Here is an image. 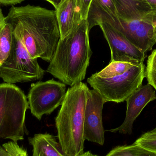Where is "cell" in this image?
<instances>
[{
	"label": "cell",
	"mask_w": 156,
	"mask_h": 156,
	"mask_svg": "<svg viewBox=\"0 0 156 156\" xmlns=\"http://www.w3.org/2000/svg\"><path fill=\"white\" fill-rule=\"evenodd\" d=\"M5 21L32 58L50 63L60 38L55 11L29 4L12 6Z\"/></svg>",
	"instance_id": "1"
},
{
	"label": "cell",
	"mask_w": 156,
	"mask_h": 156,
	"mask_svg": "<svg viewBox=\"0 0 156 156\" xmlns=\"http://www.w3.org/2000/svg\"><path fill=\"white\" fill-rule=\"evenodd\" d=\"M86 20L68 36L59 39L47 72L70 87L85 79L92 51Z\"/></svg>",
	"instance_id": "2"
},
{
	"label": "cell",
	"mask_w": 156,
	"mask_h": 156,
	"mask_svg": "<svg viewBox=\"0 0 156 156\" xmlns=\"http://www.w3.org/2000/svg\"><path fill=\"white\" fill-rule=\"evenodd\" d=\"M88 89L82 82L69 88L55 118L58 143L66 156H79L84 153V113Z\"/></svg>",
	"instance_id": "3"
},
{
	"label": "cell",
	"mask_w": 156,
	"mask_h": 156,
	"mask_svg": "<svg viewBox=\"0 0 156 156\" xmlns=\"http://www.w3.org/2000/svg\"><path fill=\"white\" fill-rule=\"evenodd\" d=\"M28 109L27 98L21 89L15 84H0V139L16 143L23 140Z\"/></svg>",
	"instance_id": "4"
},
{
	"label": "cell",
	"mask_w": 156,
	"mask_h": 156,
	"mask_svg": "<svg viewBox=\"0 0 156 156\" xmlns=\"http://www.w3.org/2000/svg\"><path fill=\"white\" fill-rule=\"evenodd\" d=\"M145 78V70L143 63L133 66L124 74L110 78H102L93 74L87 79V82L105 103H119L126 101L141 87Z\"/></svg>",
	"instance_id": "5"
},
{
	"label": "cell",
	"mask_w": 156,
	"mask_h": 156,
	"mask_svg": "<svg viewBox=\"0 0 156 156\" xmlns=\"http://www.w3.org/2000/svg\"><path fill=\"white\" fill-rule=\"evenodd\" d=\"M45 72L37 59L32 58L20 39L14 34L11 53L0 66V78L9 84L23 83L42 79Z\"/></svg>",
	"instance_id": "6"
},
{
	"label": "cell",
	"mask_w": 156,
	"mask_h": 156,
	"mask_svg": "<svg viewBox=\"0 0 156 156\" xmlns=\"http://www.w3.org/2000/svg\"><path fill=\"white\" fill-rule=\"evenodd\" d=\"M66 93V84L54 79L33 83L27 96L31 113L38 120L51 114L62 105Z\"/></svg>",
	"instance_id": "7"
},
{
	"label": "cell",
	"mask_w": 156,
	"mask_h": 156,
	"mask_svg": "<svg viewBox=\"0 0 156 156\" xmlns=\"http://www.w3.org/2000/svg\"><path fill=\"white\" fill-rule=\"evenodd\" d=\"M55 7L63 39L84 20H87L92 0H47Z\"/></svg>",
	"instance_id": "8"
},
{
	"label": "cell",
	"mask_w": 156,
	"mask_h": 156,
	"mask_svg": "<svg viewBox=\"0 0 156 156\" xmlns=\"http://www.w3.org/2000/svg\"><path fill=\"white\" fill-rule=\"evenodd\" d=\"M99 26L110 46V62H128L135 66L144 63L146 54L133 45L120 31L107 23H102Z\"/></svg>",
	"instance_id": "9"
},
{
	"label": "cell",
	"mask_w": 156,
	"mask_h": 156,
	"mask_svg": "<svg viewBox=\"0 0 156 156\" xmlns=\"http://www.w3.org/2000/svg\"><path fill=\"white\" fill-rule=\"evenodd\" d=\"M87 96L84 113V138L89 142L102 146L105 142V130L102 114L105 103L94 90L88 89Z\"/></svg>",
	"instance_id": "10"
},
{
	"label": "cell",
	"mask_w": 156,
	"mask_h": 156,
	"mask_svg": "<svg viewBox=\"0 0 156 156\" xmlns=\"http://www.w3.org/2000/svg\"><path fill=\"white\" fill-rule=\"evenodd\" d=\"M156 99L155 91L151 85L147 84L141 86L126 100V115L123 123L119 127L108 131L122 134H131L136 119L145 107Z\"/></svg>",
	"instance_id": "11"
},
{
	"label": "cell",
	"mask_w": 156,
	"mask_h": 156,
	"mask_svg": "<svg viewBox=\"0 0 156 156\" xmlns=\"http://www.w3.org/2000/svg\"><path fill=\"white\" fill-rule=\"evenodd\" d=\"M152 19L153 11L143 18L139 27L130 41L133 45L145 54L151 50L156 43Z\"/></svg>",
	"instance_id": "12"
},
{
	"label": "cell",
	"mask_w": 156,
	"mask_h": 156,
	"mask_svg": "<svg viewBox=\"0 0 156 156\" xmlns=\"http://www.w3.org/2000/svg\"><path fill=\"white\" fill-rule=\"evenodd\" d=\"M86 21L89 32L94 27L104 23L111 25L119 31L122 28L118 16L112 13L101 0H92Z\"/></svg>",
	"instance_id": "13"
},
{
	"label": "cell",
	"mask_w": 156,
	"mask_h": 156,
	"mask_svg": "<svg viewBox=\"0 0 156 156\" xmlns=\"http://www.w3.org/2000/svg\"><path fill=\"white\" fill-rule=\"evenodd\" d=\"M113 1L117 16L123 20H139L152 11L146 0Z\"/></svg>",
	"instance_id": "14"
},
{
	"label": "cell",
	"mask_w": 156,
	"mask_h": 156,
	"mask_svg": "<svg viewBox=\"0 0 156 156\" xmlns=\"http://www.w3.org/2000/svg\"><path fill=\"white\" fill-rule=\"evenodd\" d=\"M28 140L33 146V156H66L55 137L50 134H37Z\"/></svg>",
	"instance_id": "15"
},
{
	"label": "cell",
	"mask_w": 156,
	"mask_h": 156,
	"mask_svg": "<svg viewBox=\"0 0 156 156\" xmlns=\"http://www.w3.org/2000/svg\"><path fill=\"white\" fill-rule=\"evenodd\" d=\"M14 34L11 25L6 23L0 31V66L6 60L12 50Z\"/></svg>",
	"instance_id": "16"
},
{
	"label": "cell",
	"mask_w": 156,
	"mask_h": 156,
	"mask_svg": "<svg viewBox=\"0 0 156 156\" xmlns=\"http://www.w3.org/2000/svg\"><path fill=\"white\" fill-rule=\"evenodd\" d=\"M105 156H156V153L133 143L116 147Z\"/></svg>",
	"instance_id": "17"
},
{
	"label": "cell",
	"mask_w": 156,
	"mask_h": 156,
	"mask_svg": "<svg viewBox=\"0 0 156 156\" xmlns=\"http://www.w3.org/2000/svg\"><path fill=\"white\" fill-rule=\"evenodd\" d=\"M133 66L135 65L128 62H110L103 69L94 75L102 78H110L124 74Z\"/></svg>",
	"instance_id": "18"
},
{
	"label": "cell",
	"mask_w": 156,
	"mask_h": 156,
	"mask_svg": "<svg viewBox=\"0 0 156 156\" xmlns=\"http://www.w3.org/2000/svg\"><path fill=\"white\" fill-rule=\"evenodd\" d=\"M0 156H28L27 151L17 143L10 141L0 145Z\"/></svg>",
	"instance_id": "19"
},
{
	"label": "cell",
	"mask_w": 156,
	"mask_h": 156,
	"mask_svg": "<svg viewBox=\"0 0 156 156\" xmlns=\"http://www.w3.org/2000/svg\"><path fill=\"white\" fill-rule=\"evenodd\" d=\"M134 143L156 153V128L144 134Z\"/></svg>",
	"instance_id": "20"
},
{
	"label": "cell",
	"mask_w": 156,
	"mask_h": 156,
	"mask_svg": "<svg viewBox=\"0 0 156 156\" xmlns=\"http://www.w3.org/2000/svg\"><path fill=\"white\" fill-rule=\"evenodd\" d=\"M145 78L148 84L156 91V49L152 51L147 59Z\"/></svg>",
	"instance_id": "21"
},
{
	"label": "cell",
	"mask_w": 156,
	"mask_h": 156,
	"mask_svg": "<svg viewBox=\"0 0 156 156\" xmlns=\"http://www.w3.org/2000/svg\"><path fill=\"white\" fill-rule=\"evenodd\" d=\"M24 0H0V5H5V6H14L16 5L21 3L23 2Z\"/></svg>",
	"instance_id": "22"
},
{
	"label": "cell",
	"mask_w": 156,
	"mask_h": 156,
	"mask_svg": "<svg viewBox=\"0 0 156 156\" xmlns=\"http://www.w3.org/2000/svg\"><path fill=\"white\" fill-rule=\"evenodd\" d=\"M5 17L2 13V9L0 6V31L4 27L6 24L5 21Z\"/></svg>",
	"instance_id": "23"
},
{
	"label": "cell",
	"mask_w": 156,
	"mask_h": 156,
	"mask_svg": "<svg viewBox=\"0 0 156 156\" xmlns=\"http://www.w3.org/2000/svg\"><path fill=\"white\" fill-rule=\"evenodd\" d=\"M153 24L154 27V36L156 41V10L153 11Z\"/></svg>",
	"instance_id": "24"
},
{
	"label": "cell",
	"mask_w": 156,
	"mask_h": 156,
	"mask_svg": "<svg viewBox=\"0 0 156 156\" xmlns=\"http://www.w3.org/2000/svg\"><path fill=\"white\" fill-rule=\"evenodd\" d=\"M152 9V11L156 10V0H146Z\"/></svg>",
	"instance_id": "25"
},
{
	"label": "cell",
	"mask_w": 156,
	"mask_h": 156,
	"mask_svg": "<svg viewBox=\"0 0 156 156\" xmlns=\"http://www.w3.org/2000/svg\"><path fill=\"white\" fill-rule=\"evenodd\" d=\"M79 156H98L96 155L93 154H92L90 153V152H85V153H83V154H81Z\"/></svg>",
	"instance_id": "26"
}]
</instances>
